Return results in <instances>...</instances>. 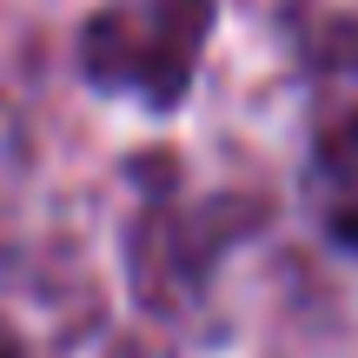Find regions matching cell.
Returning <instances> with one entry per match:
<instances>
[{
    "mask_svg": "<svg viewBox=\"0 0 358 358\" xmlns=\"http://www.w3.org/2000/svg\"><path fill=\"white\" fill-rule=\"evenodd\" d=\"M133 219H127V285L153 319L199 306L213 266L272 219L252 192H192L179 153H133Z\"/></svg>",
    "mask_w": 358,
    "mask_h": 358,
    "instance_id": "6da1fadb",
    "label": "cell"
},
{
    "mask_svg": "<svg viewBox=\"0 0 358 358\" xmlns=\"http://www.w3.org/2000/svg\"><path fill=\"white\" fill-rule=\"evenodd\" d=\"M306 106V213L332 252L358 259V13L332 7L292 27Z\"/></svg>",
    "mask_w": 358,
    "mask_h": 358,
    "instance_id": "3957f363",
    "label": "cell"
},
{
    "mask_svg": "<svg viewBox=\"0 0 358 358\" xmlns=\"http://www.w3.org/2000/svg\"><path fill=\"white\" fill-rule=\"evenodd\" d=\"M213 27L219 0H100L73 34V73L100 100L166 120L192 100Z\"/></svg>",
    "mask_w": 358,
    "mask_h": 358,
    "instance_id": "7a4b0ae2",
    "label": "cell"
}]
</instances>
